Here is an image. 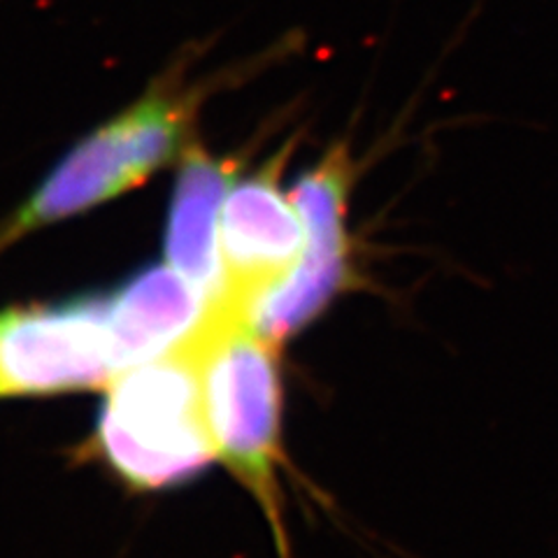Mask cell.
Here are the masks:
<instances>
[{
	"mask_svg": "<svg viewBox=\"0 0 558 558\" xmlns=\"http://www.w3.org/2000/svg\"><path fill=\"white\" fill-rule=\"evenodd\" d=\"M201 54L186 47L124 110L84 135L8 226L12 240L117 198L143 184L196 145L198 119L209 96L238 82L256 65L194 77Z\"/></svg>",
	"mask_w": 558,
	"mask_h": 558,
	"instance_id": "cell-1",
	"label": "cell"
},
{
	"mask_svg": "<svg viewBox=\"0 0 558 558\" xmlns=\"http://www.w3.org/2000/svg\"><path fill=\"white\" fill-rule=\"evenodd\" d=\"M98 442L137 486L184 482L217 457L203 403L196 330L112 379Z\"/></svg>",
	"mask_w": 558,
	"mask_h": 558,
	"instance_id": "cell-2",
	"label": "cell"
},
{
	"mask_svg": "<svg viewBox=\"0 0 558 558\" xmlns=\"http://www.w3.org/2000/svg\"><path fill=\"white\" fill-rule=\"evenodd\" d=\"M201 349L203 403L209 433L233 473L264 502L279 535V373L277 344L254 324L252 314L209 303L196 328Z\"/></svg>",
	"mask_w": 558,
	"mask_h": 558,
	"instance_id": "cell-3",
	"label": "cell"
},
{
	"mask_svg": "<svg viewBox=\"0 0 558 558\" xmlns=\"http://www.w3.org/2000/svg\"><path fill=\"white\" fill-rule=\"evenodd\" d=\"M293 140L252 178L235 182L219 215L221 293L215 303L252 314L299 268L305 226L291 196L279 189Z\"/></svg>",
	"mask_w": 558,
	"mask_h": 558,
	"instance_id": "cell-4",
	"label": "cell"
},
{
	"mask_svg": "<svg viewBox=\"0 0 558 558\" xmlns=\"http://www.w3.org/2000/svg\"><path fill=\"white\" fill-rule=\"evenodd\" d=\"M354 186V159L347 143L328 147L291 191L305 226L301 264L254 312V324L275 344L310 322L338 293L347 277L344 217Z\"/></svg>",
	"mask_w": 558,
	"mask_h": 558,
	"instance_id": "cell-5",
	"label": "cell"
},
{
	"mask_svg": "<svg viewBox=\"0 0 558 558\" xmlns=\"http://www.w3.org/2000/svg\"><path fill=\"white\" fill-rule=\"evenodd\" d=\"M114 377L108 301L0 317V396L89 389Z\"/></svg>",
	"mask_w": 558,
	"mask_h": 558,
	"instance_id": "cell-6",
	"label": "cell"
},
{
	"mask_svg": "<svg viewBox=\"0 0 558 558\" xmlns=\"http://www.w3.org/2000/svg\"><path fill=\"white\" fill-rule=\"evenodd\" d=\"M207 310V295L172 266L135 277L108 301V328L119 375L166 354L194 333Z\"/></svg>",
	"mask_w": 558,
	"mask_h": 558,
	"instance_id": "cell-7",
	"label": "cell"
},
{
	"mask_svg": "<svg viewBox=\"0 0 558 558\" xmlns=\"http://www.w3.org/2000/svg\"><path fill=\"white\" fill-rule=\"evenodd\" d=\"M242 163L213 156L198 145L182 156L168 219V260L191 279L209 303L221 293L219 215L226 194L238 182Z\"/></svg>",
	"mask_w": 558,
	"mask_h": 558,
	"instance_id": "cell-8",
	"label": "cell"
}]
</instances>
